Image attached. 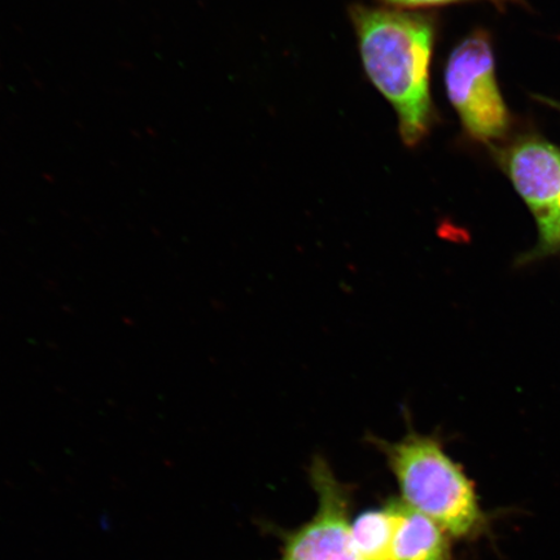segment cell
<instances>
[{
	"mask_svg": "<svg viewBox=\"0 0 560 560\" xmlns=\"http://www.w3.org/2000/svg\"><path fill=\"white\" fill-rule=\"evenodd\" d=\"M363 69L398 117L405 145L417 147L436 121L430 89L436 19L431 13L353 4Z\"/></svg>",
	"mask_w": 560,
	"mask_h": 560,
	"instance_id": "1",
	"label": "cell"
},
{
	"mask_svg": "<svg viewBox=\"0 0 560 560\" xmlns=\"http://www.w3.org/2000/svg\"><path fill=\"white\" fill-rule=\"evenodd\" d=\"M400 487V499L443 528L451 538L472 540L488 528L472 481L435 436L408 427L397 441L371 436Z\"/></svg>",
	"mask_w": 560,
	"mask_h": 560,
	"instance_id": "2",
	"label": "cell"
},
{
	"mask_svg": "<svg viewBox=\"0 0 560 560\" xmlns=\"http://www.w3.org/2000/svg\"><path fill=\"white\" fill-rule=\"evenodd\" d=\"M445 88L468 136L485 143L505 137L510 116L486 32H474L454 48L446 62Z\"/></svg>",
	"mask_w": 560,
	"mask_h": 560,
	"instance_id": "3",
	"label": "cell"
},
{
	"mask_svg": "<svg viewBox=\"0 0 560 560\" xmlns=\"http://www.w3.org/2000/svg\"><path fill=\"white\" fill-rule=\"evenodd\" d=\"M318 508L312 521L287 536L280 560H363L350 532V490L324 458L311 467Z\"/></svg>",
	"mask_w": 560,
	"mask_h": 560,
	"instance_id": "4",
	"label": "cell"
},
{
	"mask_svg": "<svg viewBox=\"0 0 560 560\" xmlns=\"http://www.w3.org/2000/svg\"><path fill=\"white\" fill-rule=\"evenodd\" d=\"M502 166L516 191L534 213L540 248L560 244V150L538 138H525L501 155Z\"/></svg>",
	"mask_w": 560,
	"mask_h": 560,
	"instance_id": "5",
	"label": "cell"
},
{
	"mask_svg": "<svg viewBox=\"0 0 560 560\" xmlns=\"http://www.w3.org/2000/svg\"><path fill=\"white\" fill-rule=\"evenodd\" d=\"M394 500L397 511L395 560H452L451 536L401 499Z\"/></svg>",
	"mask_w": 560,
	"mask_h": 560,
	"instance_id": "6",
	"label": "cell"
},
{
	"mask_svg": "<svg viewBox=\"0 0 560 560\" xmlns=\"http://www.w3.org/2000/svg\"><path fill=\"white\" fill-rule=\"evenodd\" d=\"M397 511L392 499L381 510H370L350 524L353 542L363 560H395Z\"/></svg>",
	"mask_w": 560,
	"mask_h": 560,
	"instance_id": "7",
	"label": "cell"
},
{
	"mask_svg": "<svg viewBox=\"0 0 560 560\" xmlns=\"http://www.w3.org/2000/svg\"><path fill=\"white\" fill-rule=\"evenodd\" d=\"M377 2L394 7V9L408 11L470 2H489L497 7V9L505 11L509 4H524L523 0H377Z\"/></svg>",
	"mask_w": 560,
	"mask_h": 560,
	"instance_id": "8",
	"label": "cell"
}]
</instances>
